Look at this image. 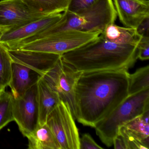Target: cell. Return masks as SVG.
I'll use <instances>...</instances> for the list:
<instances>
[{"label": "cell", "mask_w": 149, "mask_h": 149, "mask_svg": "<svg viewBox=\"0 0 149 149\" xmlns=\"http://www.w3.org/2000/svg\"><path fill=\"white\" fill-rule=\"evenodd\" d=\"M62 16L61 13L51 15L18 28L5 31L0 39V42L9 44L20 41L54 26L61 19Z\"/></svg>", "instance_id": "7c38bea8"}, {"label": "cell", "mask_w": 149, "mask_h": 149, "mask_svg": "<svg viewBox=\"0 0 149 149\" xmlns=\"http://www.w3.org/2000/svg\"><path fill=\"white\" fill-rule=\"evenodd\" d=\"M149 109V89L129 95L109 115L97 124L96 133L102 142L109 147L118 129Z\"/></svg>", "instance_id": "277c9868"}, {"label": "cell", "mask_w": 149, "mask_h": 149, "mask_svg": "<svg viewBox=\"0 0 149 149\" xmlns=\"http://www.w3.org/2000/svg\"><path fill=\"white\" fill-rule=\"evenodd\" d=\"M137 47L107 40L102 34L90 42L61 55L80 72L128 70L136 61Z\"/></svg>", "instance_id": "7a4b0ae2"}, {"label": "cell", "mask_w": 149, "mask_h": 149, "mask_svg": "<svg viewBox=\"0 0 149 149\" xmlns=\"http://www.w3.org/2000/svg\"><path fill=\"white\" fill-rule=\"evenodd\" d=\"M62 18L52 26L23 40L28 43L64 30L73 29L84 32L101 31L115 23L117 14L112 0H98L93 6L77 14L65 11Z\"/></svg>", "instance_id": "3957f363"}, {"label": "cell", "mask_w": 149, "mask_h": 149, "mask_svg": "<svg viewBox=\"0 0 149 149\" xmlns=\"http://www.w3.org/2000/svg\"><path fill=\"white\" fill-rule=\"evenodd\" d=\"M37 83L24 95L13 98L14 121L20 131L26 137L39 125V111L37 100Z\"/></svg>", "instance_id": "ba28073f"}, {"label": "cell", "mask_w": 149, "mask_h": 149, "mask_svg": "<svg viewBox=\"0 0 149 149\" xmlns=\"http://www.w3.org/2000/svg\"><path fill=\"white\" fill-rule=\"evenodd\" d=\"M98 0H69L67 12L77 14L95 4Z\"/></svg>", "instance_id": "7402d4cb"}, {"label": "cell", "mask_w": 149, "mask_h": 149, "mask_svg": "<svg viewBox=\"0 0 149 149\" xmlns=\"http://www.w3.org/2000/svg\"><path fill=\"white\" fill-rule=\"evenodd\" d=\"M45 16L34 12L23 0L0 1V27L5 31L18 28Z\"/></svg>", "instance_id": "9c48e42d"}, {"label": "cell", "mask_w": 149, "mask_h": 149, "mask_svg": "<svg viewBox=\"0 0 149 149\" xmlns=\"http://www.w3.org/2000/svg\"><path fill=\"white\" fill-rule=\"evenodd\" d=\"M101 33V31L84 32L69 29L23 44L14 49L39 51L62 55L90 42Z\"/></svg>", "instance_id": "5b68a950"}, {"label": "cell", "mask_w": 149, "mask_h": 149, "mask_svg": "<svg viewBox=\"0 0 149 149\" xmlns=\"http://www.w3.org/2000/svg\"><path fill=\"white\" fill-rule=\"evenodd\" d=\"M141 115L134 118L121 127L139 139L149 149V123L144 121Z\"/></svg>", "instance_id": "ac0fdd59"}, {"label": "cell", "mask_w": 149, "mask_h": 149, "mask_svg": "<svg viewBox=\"0 0 149 149\" xmlns=\"http://www.w3.org/2000/svg\"><path fill=\"white\" fill-rule=\"evenodd\" d=\"M41 76L31 69L13 62L12 79L9 87L14 98L24 95L38 81Z\"/></svg>", "instance_id": "4fadbf2b"}, {"label": "cell", "mask_w": 149, "mask_h": 149, "mask_svg": "<svg viewBox=\"0 0 149 149\" xmlns=\"http://www.w3.org/2000/svg\"><path fill=\"white\" fill-rule=\"evenodd\" d=\"M26 137L29 149H61L56 138L46 124L38 125Z\"/></svg>", "instance_id": "2e32d148"}, {"label": "cell", "mask_w": 149, "mask_h": 149, "mask_svg": "<svg viewBox=\"0 0 149 149\" xmlns=\"http://www.w3.org/2000/svg\"><path fill=\"white\" fill-rule=\"evenodd\" d=\"M82 73L64 61L61 56L56 65L42 76L61 101L68 104L75 119L77 117L76 88Z\"/></svg>", "instance_id": "8992f818"}, {"label": "cell", "mask_w": 149, "mask_h": 149, "mask_svg": "<svg viewBox=\"0 0 149 149\" xmlns=\"http://www.w3.org/2000/svg\"><path fill=\"white\" fill-rule=\"evenodd\" d=\"M13 61L7 49L0 42V89L5 90L12 79Z\"/></svg>", "instance_id": "ffe728a7"}, {"label": "cell", "mask_w": 149, "mask_h": 149, "mask_svg": "<svg viewBox=\"0 0 149 149\" xmlns=\"http://www.w3.org/2000/svg\"><path fill=\"white\" fill-rule=\"evenodd\" d=\"M2 91L0 89V95H1V93H2V91Z\"/></svg>", "instance_id": "83f0119b"}, {"label": "cell", "mask_w": 149, "mask_h": 149, "mask_svg": "<svg viewBox=\"0 0 149 149\" xmlns=\"http://www.w3.org/2000/svg\"><path fill=\"white\" fill-rule=\"evenodd\" d=\"M13 62L24 65L41 76L48 72L57 63L61 55L21 49H8Z\"/></svg>", "instance_id": "30bf717a"}, {"label": "cell", "mask_w": 149, "mask_h": 149, "mask_svg": "<svg viewBox=\"0 0 149 149\" xmlns=\"http://www.w3.org/2000/svg\"><path fill=\"white\" fill-rule=\"evenodd\" d=\"M48 125L61 149H80V136L75 119L67 104L61 101L47 118Z\"/></svg>", "instance_id": "52a82bcc"}, {"label": "cell", "mask_w": 149, "mask_h": 149, "mask_svg": "<svg viewBox=\"0 0 149 149\" xmlns=\"http://www.w3.org/2000/svg\"><path fill=\"white\" fill-rule=\"evenodd\" d=\"M142 1H148L149 0H142Z\"/></svg>", "instance_id": "f1b7e54d"}, {"label": "cell", "mask_w": 149, "mask_h": 149, "mask_svg": "<svg viewBox=\"0 0 149 149\" xmlns=\"http://www.w3.org/2000/svg\"><path fill=\"white\" fill-rule=\"evenodd\" d=\"M120 22L125 27L138 28L149 17V1L142 0H112Z\"/></svg>", "instance_id": "8fae6325"}, {"label": "cell", "mask_w": 149, "mask_h": 149, "mask_svg": "<svg viewBox=\"0 0 149 149\" xmlns=\"http://www.w3.org/2000/svg\"><path fill=\"white\" fill-rule=\"evenodd\" d=\"M32 10L44 16L67 11L69 0H23Z\"/></svg>", "instance_id": "e0dca14e"}, {"label": "cell", "mask_w": 149, "mask_h": 149, "mask_svg": "<svg viewBox=\"0 0 149 149\" xmlns=\"http://www.w3.org/2000/svg\"><path fill=\"white\" fill-rule=\"evenodd\" d=\"M80 149H103L88 133H84L80 139Z\"/></svg>", "instance_id": "cb8c5ba5"}, {"label": "cell", "mask_w": 149, "mask_h": 149, "mask_svg": "<svg viewBox=\"0 0 149 149\" xmlns=\"http://www.w3.org/2000/svg\"><path fill=\"white\" fill-rule=\"evenodd\" d=\"M149 89V67L148 65L137 70L129 76V95Z\"/></svg>", "instance_id": "d6986e66"}, {"label": "cell", "mask_w": 149, "mask_h": 149, "mask_svg": "<svg viewBox=\"0 0 149 149\" xmlns=\"http://www.w3.org/2000/svg\"><path fill=\"white\" fill-rule=\"evenodd\" d=\"M149 19H146L137 29L138 32L143 36L149 37Z\"/></svg>", "instance_id": "d4e9b609"}, {"label": "cell", "mask_w": 149, "mask_h": 149, "mask_svg": "<svg viewBox=\"0 0 149 149\" xmlns=\"http://www.w3.org/2000/svg\"><path fill=\"white\" fill-rule=\"evenodd\" d=\"M137 58L146 61L149 58V37L143 36L137 47Z\"/></svg>", "instance_id": "603a6c76"}, {"label": "cell", "mask_w": 149, "mask_h": 149, "mask_svg": "<svg viewBox=\"0 0 149 149\" xmlns=\"http://www.w3.org/2000/svg\"><path fill=\"white\" fill-rule=\"evenodd\" d=\"M37 100L39 111V125L45 124L49 113L61 102L57 93L53 91L42 76L37 83Z\"/></svg>", "instance_id": "5bb4252c"}, {"label": "cell", "mask_w": 149, "mask_h": 149, "mask_svg": "<svg viewBox=\"0 0 149 149\" xmlns=\"http://www.w3.org/2000/svg\"><path fill=\"white\" fill-rule=\"evenodd\" d=\"M4 32H5V30H4V29L0 27V39L1 38V36L3 35Z\"/></svg>", "instance_id": "4316f807"}, {"label": "cell", "mask_w": 149, "mask_h": 149, "mask_svg": "<svg viewBox=\"0 0 149 149\" xmlns=\"http://www.w3.org/2000/svg\"><path fill=\"white\" fill-rule=\"evenodd\" d=\"M128 70L82 73L76 88V119L95 128L129 96Z\"/></svg>", "instance_id": "6da1fadb"}, {"label": "cell", "mask_w": 149, "mask_h": 149, "mask_svg": "<svg viewBox=\"0 0 149 149\" xmlns=\"http://www.w3.org/2000/svg\"><path fill=\"white\" fill-rule=\"evenodd\" d=\"M13 98L12 93L5 90L0 95V130L14 121L12 108Z\"/></svg>", "instance_id": "44dd1931"}, {"label": "cell", "mask_w": 149, "mask_h": 149, "mask_svg": "<svg viewBox=\"0 0 149 149\" xmlns=\"http://www.w3.org/2000/svg\"><path fill=\"white\" fill-rule=\"evenodd\" d=\"M101 34L111 42L136 47L143 38L136 29L120 27L114 23L107 26Z\"/></svg>", "instance_id": "9a60e30c"}, {"label": "cell", "mask_w": 149, "mask_h": 149, "mask_svg": "<svg viewBox=\"0 0 149 149\" xmlns=\"http://www.w3.org/2000/svg\"><path fill=\"white\" fill-rule=\"evenodd\" d=\"M113 145L115 149H128L124 139L119 134H117L114 139Z\"/></svg>", "instance_id": "484cf974"}]
</instances>
